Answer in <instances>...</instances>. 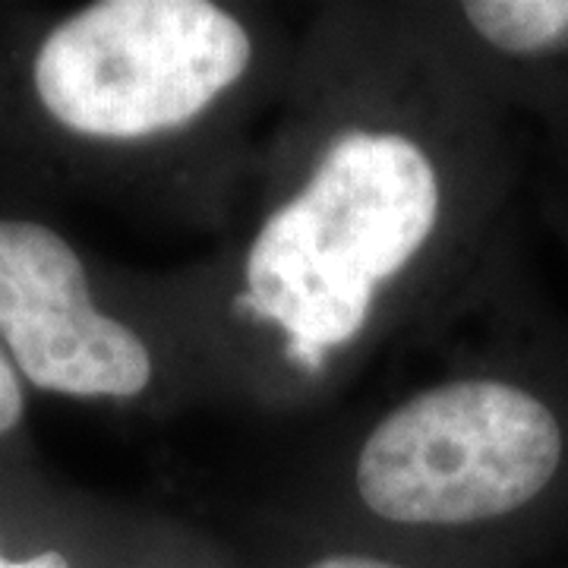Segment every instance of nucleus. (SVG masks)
Segmentation results:
<instances>
[{
    "label": "nucleus",
    "instance_id": "4",
    "mask_svg": "<svg viewBox=\"0 0 568 568\" xmlns=\"http://www.w3.org/2000/svg\"><path fill=\"white\" fill-rule=\"evenodd\" d=\"M0 338L32 386L73 398H133L152 383L140 335L92 304L85 265L58 231L0 219Z\"/></svg>",
    "mask_w": 568,
    "mask_h": 568
},
{
    "label": "nucleus",
    "instance_id": "6",
    "mask_svg": "<svg viewBox=\"0 0 568 568\" xmlns=\"http://www.w3.org/2000/svg\"><path fill=\"white\" fill-rule=\"evenodd\" d=\"M291 568H420L405 559H392L383 552H366V549H325L316 556H306L304 562H294Z\"/></svg>",
    "mask_w": 568,
    "mask_h": 568
},
{
    "label": "nucleus",
    "instance_id": "8",
    "mask_svg": "<svg viewBox=\"0 0 568 568\" xmlns=\"http://www.w3.org/2000/svg\"><path fill=\"white\" fill-rule=\"evenodd\" d=\"M0 568H77V562L70 559V552L58 547L32 549L26 556H10L0 547Z\"/></svg>",
    "mask_w": 568,
    "mask_h": 568
},
{
    "label": "nucleus",
    "instance_id": "2",
    "mask_svg": "<svg viewBox=\"0 0 568 568\" xmlns=\"http://www.w3.org/2000/svg\"><path fill=\"white\" fill-rule=\"evenodd\" d=\"M568 474L562 405L515 376L429 386L369 429L354 489L369 515L410 530L530 521Z\"/></svg>",
    "mask_w": 568,
    "mask_h": 568
},
{
    "label": "nucleus",
    "instance_id": "1",
    "mask_svg": "<svg viewBox=\"0 0 568 568\" xmlns=\"http://www.w3.org/2000/svg\"><path fill=\"white\" fill-rule=\"evenodd\" d=\"M443 219L446 178L426 145L402 130H345L260 224L237 304L282 332L294 364L320 369L364 332L379 291Z\"/></svg>",
    "mask_w": 568,
    "mask_h": 568
},
{
    "label": "nucleus",
    "instance_id": "3",
    "mask_svg": "<svg viewBox=\"0 0 568 568\" xmlns=\"http://www.w3.org/2000/svg\"><path fill=\"white\" fill-rule=\"evenodd\" d=\"M250 63V29L219 3L99 0L48 32L32 80L61 126L130 142L200 121Z\"/></svg>",
    "mask_w": 568,
    "mask_h": 568
},
{
    "label": "nucleus",
    "instance_id": "7",
    "mask_svg": "<svg viewBox=\"0 0 568 568\" xmlns=\"http://www.w3.org/2000/svg\"><path fill=\"white\" fill-rule=\"evenodd\" d=\"M22 407H26V398H22L20 373H17L13 357L0 347V436L20 424Z\"/></svg>",
    "mask_w": 568,
    "mask_h": 568
},
{
    "label": "nucleus",
    "instance_id": "5",
    "mask_svg": "<svg viewBox=\"0 0 568 568\" xmlns=\"http://www.w3.org/2000/svg\"><path fill=\"white\" fill-rule=\"evenodd\" d=\"M462 20L474 39L508 63H525L568 44V0H470Z\"/></svg>",
    "mask_w": 568,
    "mask_h": 568
}]
</instances>
